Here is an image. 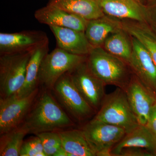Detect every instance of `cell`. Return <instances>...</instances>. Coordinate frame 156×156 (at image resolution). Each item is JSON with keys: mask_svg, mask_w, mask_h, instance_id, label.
Returning a JSON list of instances; mask_svg holds the SVG:
<instances>
[{"mask_svg": "<svg viewBox=\"0 0 156 156\" xmlns=\"http://www.w3.org/2000/svg\"><path fill=\"white\" fill-rule=\"evenodd\" d=\"M22 124L28 129L29 134L35 135L42 132L60 131L73 125L47 90L37 95Z\"/></svg>", "mask_w": 156, "mask_h": 156, "instance_id": "1", "label": "cell"}, {"mask_svg": "<svg viewBox=\"0 0 156 156\" xmlns=\"http://www.w3.org/2000/svg\"><path fill=\"white\" fill-rule=\"evenodd\" d=\"M87 66L105 85L125 89L131 80L128 63L102 47L92 48L87 56Z\"/></svg>", "mask_w": 156, "mask_h": 156, "instance_id": "2", "label": "cell"}, {"mask_svg": "<svg viewBox=\"0 0 156 156\" xmlns=\"http://www.w3.org/2000/svg\"><path fill=\"white\" fill-rule=\"evenodd\" d=\"M93 119L120 127L127 133L140 125L128 102L125 89L119 87L105 95Z\"/></svg>", "mask_w": 156, "mask_h": 156, "instance_id": "3", "label": "cell"}, {"mask_svg": "<svg viewBox=\"0 0 156 156\" xmlns=\"http://www.w3.org/2000/svg\"><path fill=\"white\" fill-rule=\"evenodd\" d=\"M34 51L0 55V98L16 95L22 88Z\"/></svg>", "mask_w": 156, "mask_h": 156, "instance_id": "4", "label": "cell"}, {"mask_svg": "<svg viewBox=\"0 0 156 156\" xmlns=\"http://www.w3.org/2000/svg\"><path fill=\"white\" fill-rule=\"evenodd\" d=\"M87 56L72 54L56 48L45 56L39 75V84L53 89L62 76L86 61Z\"/></svg>", "mask_w": 156, "mask_h": 156, "instance_id": "5", "label": "cell"}, {"mask_svg": "<svg viewBox=\"0 0 156 156\" xmlns=\"http://www.w3.org/2000/svg\"><path fill=\"white\" fill-rule=\"evenodd\" d=\"M96 156H111V151L127 134L123 128L93 119L82 129Z\"/></svg>", "mask_w": 156, "mask_h": 156, "instance_id": "6", "label": "cell"}, {"mask_svg": "<svg viewBox=\"0 0 156 156\" xmlns=\"http://www.w3.org/2000/svg\"><path fill=\"white\" fill-rule=\"evenodd\" d=\"M38 93L36 89L27 96L12 95L0 98V134H5L21 125Z\"/></svg>", "mask_w": 156, "mask_h": 156, "instance_id": "7", "label": "cell"}, {"mask_svg": "<svg viewBox=\"0 0 156 156\" xmlns=\"http://www.w3.org/2000/svg\"><path fill=\"white\" fill-rule=\"evenodd\" d=\"M53 89L62 104L76 119H85L92 114L94 109L78 91L68 73L58 79Z\"/></svg>", "mask_w": 156, "mask_h": 156, "instance_id": "8", "label": "cell"}, {"mask_svg": "<svg viewBox=\"0 0 156 156\" xmlns=\"http://www.w3.org/2000/svg\"><path fill=\"white\" fill-rule=\"evenodd\" d=\"M68 73L74 85L90 106L94 109L100 108L105 96V85L92 73L87 62Z\"/></svg>", "mask_w": 156, "mask_h": 156, "instance_id": "9", "label": "cell"}, {"mask_svg": "<svg viewBox=\"0 0 156 156\" xmlns=\"http://www.w3.org/2000/svg\"><path fill=\"white\" fill-rule=\"evenodd\" d=\"M49 43L48 35L41 30L0 33V55L30 52Z\"/></svg>", "mask_w": 156, "mask_h": 156, "instance_id": "10", "label": "cell"}, {"mask_svg": "<svg viewBox=\"0 0 156 156\" xmlns=\"http://www.w3.org/2000/svg\"><path fill=\"white\" fill-rule=\"evenodd\" d=\"M124 89L140 125L146 126L151 108L156 101L151 89L135 76L131 78Z\"/></svg>", "mask_w": 156, "mask_h": 156, "instance_id": "11", "label": "cell"}, {"mask_svg": "<svg viewBox=\"0 0 156 156\" xmlns=\"http://www.w3.org/2000/svg\"><path fill=\"white\" fill-rule=\"evenodd\" d=\"M131 37L132 51L128 65L143 83L156 91V64L142 44L134 37Z\"/></svg>", "mask_w": 156, "mask_h": 156, "instance_id": "12", "label": "cell"}, {"mask_svg": "<svg viewBox=\"0 0 156 156\" xmlns=\"http://www.w3.org/2000/svg\"><path fill=\"white\" fill-rule=\"evenodd\" d=\"M35 19L43 24L50 26L73 29L85 32L89 20L58 7L48 4L37 10Z\"/></svg>", "mask_w": 156, "mask_h": 156, "instance_id": "13", "label": "cell"}, {"mask_svg": "<svg viewBox=\"0 0 156 156\" xmlns=\"http://www.w3.org/2000/svg\"><path fill=\"white\" fill-rule=\"evenodd\" d=\"M104 13L119 20L146 23V7L137 0H100Z\"/></svg>", "mask_w": 156, "mask_h": 156, "instance_id": "14", "label": "cell"}, {"mask_svg": "<svg viewBox=\"0 0 156 156\" xmlns=\"http://www.w3.org/2000/svg\"><path fill=\"white\" fill-rule=\"evenodd\" d=\"M56 41L57 48L69 53L87 56L93 47L87 40L85 32L66 27L50 26Z\"/></svg>", "mask_w": 156, "mask_h": 156, "instance_id": "15", "label": "cell"}, {"mask_svg": "<svg viewBox=\"0 0 156 156\" xmlns=\"http://www.w3.org/2000/svg\"><path fill=\"white\" fill-rule=\"evenodd\" d=\"M131 147L144 149L156 155V136L147 126L140 125L114 147L111 156H118L124 149Z\"/></svg>", "mask_w": 156, "mask_h": 156, "instance_id": "16", "label": "cell"}, {"mask_svg": "<svg viewBox=\"0 0 156 156\" xmlns=\"http://www.w3.org/2000/svg\"><path fill=\"white\" fill-rule=\"evenodd\" d=\"M121 29L120 20L105 15L89 20L85 33L90 44L96 48L102 47L110 35Z\"/></svg>", "mask_w": 156, "mask_h": 156, "instance_id": "17", "label": "cell"}, {"mask_svg": "<svg viewBox=\"0 0 156 156\" xmlns=\"http://www.w3.org/2000/svg\"><path fill=\"white\" fill-rule=\"evenodd\" d=\"M48 4L83 17L87 20L105 15L100 0H49Z\"/></svg>", "mask_w": 156, "mask_h": 156, "instance_id": "18", "label": "cell"}, {"mask_svg": "<svg viewBox=\"0 0 156 156\" xmlns=\"http://www.w3.org/2000/svg\"><path fill=\"white\" fill-rule=\"evenodd\" d=\"M121 28L145 48L156 65V32L146 23L120 20Z\"/></svg>", "mask_w": 156, "mask_h": 156, "instance_id": "19", "label": "cell"}, {"mask_svg": "<svg viewBox=\"0 0 156 156\" xmlns=\"http://www.w3.org/2000/svg\"><path fill=\"white\" fill-rule=\"evenodd\" d=\"M49 43H48L34 51L27 66L24 83L15 95L19 97L27 96L37 89L40 67L43 59L49 53Z\"/></svg>", "mask_w": 156, "mask_h": 156, "instance_id": "20", "label": "cell"}, {"mask_svg": "<svg viewBox=\"0 0 156 156\" xmlns=\"http://www.w3.org/2000/svg\"><path fill=\"white\" fill-rule=\"evenodd\" d=\"M62 147L71 156H95L82 130L72 129L58 131Z\"/></svg>", "mask_w": 156, "mask_h": 156, "instance_id": "21", "label": "cell"}, {"mask_svg": "<svg viewBox=\"0 0 156 156\" xmlns=\"http://www.w3.org/2000/svg\"><path fill=\"white\" fill-rule=\"evenodd\" d=\"M122 29L112 34L105 40L102 48L109 53L128 63L132 51L131 36Z\"/></svg>", "mask_w": 156, "mask_h": 156, "instance_id": "22", "label": "cell"}, {"mask_svg": "<svg viewBox=\"0 0 156 156\" xmlns=\"http://www.w3.org/2000/svg\"><path fill=\"white\" fill-rule=\"evenodd\" d=\"M29 134L28 129L21 124L11 131L1 135L0 156H20L24 137Z\"/></svg>", "mask_w": 156, "mask_h": 156, "instance_id": "23", "label": "cell"}, {"mask_svg": "<svg viewBox=\"0 0 156 156\" xmlns=\"http://www.w3.org/2000/svg\"><path fill=\"white\" fill-rule=\"evenodd\" d=\"M41 141L46 156H54L62 147L61 138L57 131H48L36 134Z\"/></svg>", "mask_w": 156, "mask_h": 156, "instance_id": "24", "label": "cell"}, {"mask_svg": "<svg viewBox=\"0 0 156 156\" xmlns=\"http://www.w3.org/2000/svg\"><path fill=\"white\" fill-rule=\"evenodd\" d=\"M20 156H46L38 136L36 135L23 141Z\"/></svg>", "mask_w": 156, "mask_h": 156, "instance_id": "25", "label": "cell"}, {"mask_svg": "<svg viewBox=\"0 0 156 156\" xmlns=\"http://www.w3.org/2000/svg\"><path fill=\"white\" fill-rule=\"evenodd\" d=\"M153 154H154L144 149L131 147L124 149L118 156H147Z\"/></svg>", "mask_w": 156, "mask_h": 156, "instance_id": "26", "label": "cell"}, {"mask_svg": "<svg viewBox=\"0 0 156 156\" xmlns=\"http://www.w3.org/2000/svg\"><path fill=\"white\" fill-rule=\"evenodd\" d=\"M146 7L147 23L156 32V2Z\"/></svg>", "mask_w": 156, "mask_h": 156, "instance_id": "27", "label": "cell"}, {"mask_svg": "<svg viewBox=\"0 0 156 156\" xmlns=\"http://www.w3.org/2000/svg\"><path fill=\"white\" fill-rule=\"evenodd\" d=\"M146 126L156 136V101L151 108Z\"/></svg>", "mask_w": 156, "mask_h": 156, "instance_id": "28", "label": "cell"}, {"mask_svg": "<svg viewBox=\"0 0 156 156\" xmlns=\"http://www.w3.org/2000/svg\"><path fill=\"white\" fill-rule=\"evenodd\" d=\"M54 156H71V155L69 153L66 151L62 147H61L57 151Z\"/></svg>", "mask_w": 156, "mask_h": 156, "instance_id": "29", "label": "cell"}, {"mask_svg": "<svg viewBox=\"0 0 156 156\" xmlns=\"http://www.w3.org/2000/svg\"><path fill=\"white\" fill-rule=\"evenodd\" d=\"M137 1H139L140 2L145 6L148 5L156 2V0H137Z\"/></svg>", "mask_w": 156, "mask_h": 156, "instance_id": "30", "label": "cell"}]
</instances>
